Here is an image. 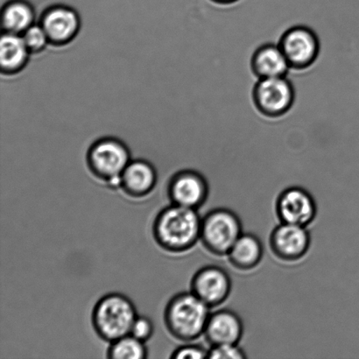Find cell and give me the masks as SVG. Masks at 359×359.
<instances>
[{
  "label": "cell",
  "instance_id": "cell-1",
  "mask_svg": "<svg viewBox=\"0 0 359 359\" xmlns=\"http://www.w3.org/2000/svg\"><path fill=\"white\" fill-rule=\"evenodd\" d=\"M202 217L197 210L171 203L154 218L152 232L154 241L170 253L189 252L200 241Z\"/></svg>",
  "mask_w": 359,
  "mask_h": 359
},
{
  "label": "cell",
  "instance_id": "cell-2",
  "mask_svg": "<svg viewBox=\"0 0 359 359\" xmlns=\"http://www.w3.org/2000/svg\"><path fill=\"white\" fill-rule=\"evenodd\" d=\"M210 308L191 291L180 292L168 302L164 309V323L170 335L189 343L204 334Z\"/></svg>",
  "mask_w": 359,
  "mask_h": 359
},
{
  "label": "cell",
  "instance_id": "cell-3",
  "mask_svg": "<svg viewBox=\"0 0 359 359\" xmlns=\"http://www.w3.org/2000/svg\"><path fill=\"white\" fill-rule=\"evenodd\" d=\"M135 304L128 295L114 292L102 297L91 313L97 335L108 343L129 335L137 318Z\"/></svg>",
  "mask_w": 359,
  "mask_h": 359
},
{
  "label": "cell",
  "instance_id": "cell-4",
  "mask_svg": "<svg viewBox=\"0 0 359 359\" xmlns=\"http://www.w3.org/2000/svg\"><path fill=\"white\" fill-rule=\"evenodd\" d=\"M242 233L241 217L228 208H216L202 217L200 241L211 255H227Z\"/></svg>",
  "mask_w": 359,
  "mask_h": 359
},
{
  "label": "cell",
  "instance_id": "cell-5",
  "mask_svg": "<svg viewBox=\"0 0 359 359\" xmlns=\"http://www.w3.org/2000/svg\"><path fill=\"white\" fill-rule=\"evenodd\" d=\"M129 163L128 150L111 140L96 144L87 156L90 173L114 189H121V175Z\"/></svg>",
  "mask_w": 359,
  "mask_h": 359
},
{
  "label": "cell",
  "instance_id": "cell-6",
  "mask_svg": "<svg viewBox=\"0 0 359 359\" xmlns=\"http://www.w3.org/2000/svg\"><path fill=\"white\" fill-rule=\"evenodd\" d=\"M292 69H305L318 60L321 44L316 32L306 25H295L281 35L279 42Z\"/></svg>",
  "mask_w": 359,
  "mask_h": 359
},
{
  "label": "cell",
  "instance_id": "cell-7",
  "mask_svg": "<svg viewBox=\"0 0 359 359\" xmlns=\"http://www.w3.org/2000/svg\"><path fill=\"white\" fill-rule=\"evenodd\" d=\"M252 97L256 108L263 115L281 117L294 103V84L287 76L259 79L253 88Z\"/></svg>",
  "mask_w": 359,
  "mask_h": 359
},
{
  "label": "cell",
  "instance_id": "cell-8",
  "mask_svg": "<svg viewBox=\"0 0 359 359\" xmlns=\"http://www.w3.org/2000/svg\"><path fill=\"white\" fill-rule=\"evenodd\" d=\"M276 211L280 223L308 227L316 219L318 205L307 189L291 186L277 197Z\"/></svg>",
  "mask_w": 359,
  "mask_h": 359
},
{
  "label": "cell",
  "instance_id": "cell-9",
  "mask_svg": "<svg viewBox=\"0 0 359 359\" xmlns=\"http://www.w3.org/2000/svg\"><path fill=\"white\" fill-rule=\"evenodd\" d=\"M231 290L230 274L223 267L217 265L201 267L194 274L190 283V291L210 309L224 304Z\"/></svg>",
  "mask_w": 359,
  "mask_h": 359
},
{
  "label": "cell",
  "instance_id": "cell-10",
  "mask_svg": "<svg viewBox=\"0 0 359 359\" xmlns=\"http://www.w3.org/2000/svg\"><path fill=\"white\" fill-rule=\"evenodd\" d=\"M167 192L171 203L198 210L209 197L210 186L201 172L183 170L172 175Z\"/></svg>",
  "mask_w": 359,
  "mask_h": 359
},
{
  "label": "cell",
  "instance_id": "cell-11",
  "mask_svg": "<svg viewBox=\"0 0 359 359\" xmlns=\"http://www.w3.org/2000/svg\"><path fill=\"white\" fill-rule=\"evenodd\" d=\"M273 255L284 262H297L304 259L311 245V235L307 227L280 223L269 237Z\"/></svg>",
  "mask_w": 359,
  "mask_h": 359
},
{
  "label": "cell",
  "instance_id": "cell-12",
  "mask_svg": "<svg viewBox=\"0 0 359 359\" xmlns=\"http://www.w3.org/2000/svg\"><path fill=\"white\" fill-rule=\"evenodd\" d=\"M244 334L241 316L231 309H223L210 313L203 336L210 346L238 344Z\"/></svg>",
  "mask_w": 359,
  "mask_h": 359
},
{
  "label": "cell",
  "instance_id": "cell-13",
  "mask_svg": "<svg viewBox=\"0 0 359 359\" xmlns=\"http://www.w3.org/2000/svg\"><path fill=\"white\" fill-rule=\"evenodd\" d=\"M251 68L259 79L287 76L291 69L278 42L259 46L252 55Z\"/></svg>",
  "mask_w": 359,
  "mask_h": 359
},
{
  "label": "cell",
  "instance_id": "cell-14",
  "mask_svg": "<svg viewBox=\"0 0 359 359\" xmlns=\"http://www.w3.org/2000/svg\"><path fill=\"white\" fill-rule=\"evenodd\" d=\"M157 179L156 168L149 161H130L121 175V189L132 198H143L153 192Z\"/></svg>",
  "mask_w": 359,
  "mask_h": 359
},
{
  "label": "cell",
  "instance_id": "cell-15",
  "mask_svg": "<svg viewBox=\"0 0 359 359\" xmlns=\"http://www.w3.org/2000/svg\"><path fill=\"white\" fill-rule=\"evenodd\" d=\"M229 262L239 271H251L262 262L264 245L258 236L251 232H243L232 245L228 255Z\"/></svg>",
  "mask_w": 359,
  "mask_h": 359
},
{
  "label": "cell",
  "instance_id": "cell-16",
  "mask_svg": "<svg viewBox=\"0 0 359 359\" xmlns=\"http://www.w3.org/2000/svg\"><path fill=\"white\" fill-rule=\"evenodd\" d=\"M79 21L76 13L67 7H55L46 14L43 26L49 40L63 43L75 36Z\"/></svg>",
  "mask_w": 359,
  "mask_h": 359
},
{
  "label": "cell",
  "instance_id": "cell-17",
  "mask_svg": "<svg viewBox=\"0 0 359 359\" xmlns=\"http://www.w3.org/2000/svg\"><path fill=\"white\" fill-rule=\"evenodd\" d=\"M28 48L22 37L15 34L4 35L0 43V61L5 72H14L27 61Z\"/></svg>",
  "mask_w": 359,
  "mask_h": 359
},
{
  "label": "cell",
  "instance_id": "cell-18",
  "mask_svg": "<svg viewBox=\"0 0 359 359\" xmlns=\"http://www.w3.org/2000/svg\"><path fill=\"white\" fill-rule=\"evenodd\" d=\"M33 19V11L27 4L21 1L10 3L3 12V26L10 34L26 31Z\"/></svg>",
  "mask_w": 359,
  "mask_h": 359
},
{
  "label": "cell",
  "instance_id": "cell-19",
  "mask_svg": "<svg viewBox=\"0 0 359 359\" xmlns=\"http://www.w3.org/2000/svg\"><path fill=\"white\" fill-rule=\"evenodd\" d=\"M149 357L146 343L129 334L114 342L108 347L107 358L110 359H145Z\"/></svg>",
  "mask_w": 359,
  "mask_h": 359
},
{
  "label": "cell",
  "instance_id": "cell-20",
  "mask_svg": "<svg viewBox=\"0 0 359 359\" xmlns=\"http://www.w3.org/2000/svg\"><path fill=\"white\" fill-rule=\"evenodd\" d=\"M248 358L245 351L238 344H221L210 346L208 358L210 359H244Z\"/></svg>",
  "mask_w": 359,
  "mask_h": 359
},
{
  "label": "cell",
  "instance_id": "cell-21",
  "mask_svg": "<svg viewBox=\"0 0 359 359\" xmlns=\"http://www.w3.org/2000/svg\"><path fill=\"white\" fill-rule=\"evenodd\" d=\"M23 40L28 50L39 51L45 48L48 37L44 28L39 26H31L25 31Z\"/></svg>",
  "mask_w": 359,
  "mask_h": 359
},
{
  "label": "cell",
  "instance_id": "cell-22",
  "mask_svg": "<svg viewBox=\"0 0 359 359\" xmlns=\"http://www.w3.org/2000/svg\"><path fill=\"white\" fill-rule=\"evenodd\" d=\"M154 333V325L152 320L149 316H137L130 334L137 339L146 343L153 337Z\"/></svg>",
  "mask_w": 359,
  "mask_h": 359
},
{
  "label": "cell",
  "instance_id": "cell-23",
  "mask_svg": "<svg viewBox=\"0 0 359 359\" xmlns=\"http://www.w3.org/2000/svg\"><path fill=\"white\" fill-rule=\"evenodd\" d=\"M208 351L200 344H186L179 346L170 355L173 359H203L208 358Z\"/></svg>",
  "mask_w": 359,
  "mask_h": 359
},
{
  "label": "cell",
  "instance_id": "cell-24",
  "mask_svg": "<svg viewBox=\"0 0 359 359\" xmlns=\"http://www.w3.org/2000/svg\"><path fill=\"white\" fill-rule=\"evenodd\" d=\"M210 1L217 4V5L228 6L233 5V4L241 1V0H210Z\"/></svg>",
  "mask_w": 359,
  "mask_h": 359
}]
</instances>
